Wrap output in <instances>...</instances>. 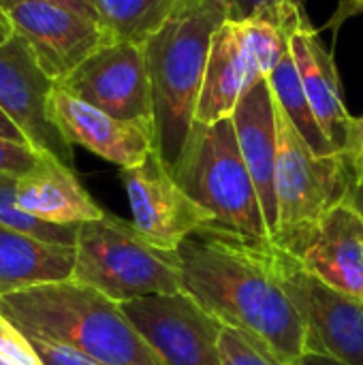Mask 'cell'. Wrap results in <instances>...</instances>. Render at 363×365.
I'll return each mask as SVG.
<instances>
[{"label": "cell", "mask_w": 363, "mask_h": 365, "mask_svg": "<svg viewBox=\"0 0 363 365\" xmlns=\"http://www.w3.org/2000/svg\"><path fill=\"white\" fill-rule=\"evenodd\" d=\"M265 242L223 227L203 229L175 250L182 287L208 314L242 331L276 364L297 365L315 340L265 259Z\"/></svg>", "instance_id": "6da1fadb"}, {"label": "cell", "mask_w": 363, "mask_h": 365, "mask_svg": "<svg viewBox=\"0 0 363 365\" xmlns=\"http://www.w3.org/2000/svg\"><path fill=\"white\" fill-rule=\"evenodd\" d=\"M0 317L28 338L71 346L101 365H165L120 304L75 280L6 293Z\"/></svg>", "instance_id": "7a4b0ae2"}, {"label": "cell", "mask_w": 363, "mask_h": 365, "mask_svg": "<svg viewBox=\"0 0 363 365\" xmlns=\"http://www.w3.org/2000/svg\"><path fill=\"white\" fill-rule=\"evenodd\" d=\"M225 19H229L225 0H180L169 19L143 43L156 152L171 171L190 139L212 38Z\"/></svg>", "instance_id": "3957f363"}, {"label": "cell", "mask_w": 363, "mask_h": 365, "mask_svg": "<svg viewBox=\"0 0 363 365\" xmlns=\"http://www.w3.org/2000/svg\"><path fill=\"white\" fill-rule=\"evenodd\" d=\"M71 280L96 289L116 304L184 293L178 252L156 248L133 222L109 214L79 225Z\"/></svg>", "instance_id": "277c9868"}, {"label": "cell", "mask_w": 363, "mask_h": 365, "mask_svg": "<svg viewBox=\"0 0 363 365\" xmlns=\"http://www.w3.org/2000/svg\"><path fill=\"white\" fill-rule=\"evenodd\" d=\"M173 175L186 195L216 218V227L270 240L265 214L231 118L210 126L195 124Z\"/></svg>", "instance_id": "5b68a950"}, {"label": "cell", "mask_w": 363, "mask_h": 365, "mask_svg": "<svg viewBox=\"0 0 363 365\" xmlns=\"http://www.w3.org/2000/svg\"><path fill=\"white\" fill-rule=\"evenodd\" d=\"M274 94V92H272ZM276 158V231L272 242L285 246L321 222L338 203L351 197L355 184L344 154L319 156L300 135L274 96Z\"/></svg>", "instance_id": "8992f818"}, {"label": "cell", "mask_w": 363, "mask_h": 365, "mask_svg": "<svg viewBox=\"0 0 363 365\" xmlns=\"http://www.w3.org/2000/svg\"><path fill=\"white\" fill-rule=\"evenodd\" d=\"M265 259L302 314L315 349L344 365H363V299L327 287L272 240L265 242Z\"/></svg>", "instance_id": "52a82bcc"}, {"label": "cell", "mask_w": 363, "mask_h": 365, "mask_svg": "<svg viewBox=\"0 0 363 365\" xmlns=\"http://www.w3.org/2000/svg\"><path fill=\"white\" fill-rule=\"evenodd\" d=\"M122 182L133 225L160 250L175 252L190 235L216 227V218L186 195L156 150L141 165L122 169Z\"/></svg>", "instance_id": "ba28073f"}, {"label": "cell", "mask_w": 363, "mask_h": 365, "mask_svg": "<svg viewBox=\"0 0 363 365\" xmlns=\"http://www.w3.org/2000/svg\"><path fill=\"white\" fill-rule=\"evenodd\" d=\"M58 86L113 118L154 126L152 86L141 43L109 41L58 81Z\"/></svg>", "instance_id": "9c48e42d"}, {"label": "cell", "mask_w": 363, "mask_h": 365, "mask_svg": "<svg viewBox=\"0 0 363 365\" xmlns=\"http://www.w3.org/2000/svg\"><path fill=\"white\" fill-rule=\"evenodd\" d=\"M120 306L165 365H225L223 323L186 293L148 295Z\"/></svg>", "instance_id": "30bf717a"}, {"label": "cell", "mask_w": 363, "mask_h": 365, "mask_svg": "<svg viewBox=\"0 0 363 365\" xmlns=\"http://www.w3.org/2000/svg\"><path fill=\"white\" fill-rule=\"evenodd\" d=\"M53 88L56 81L41 68L21 36L13 34L0 45V107L34 150L51 154L73 169V145L51 115Z\"/></svg>", "instance_id": "8fae6325"}, {"label": "cell", "mask_w": 363, "mask_h": 365, "mask_svg": "<svg viewBox=\"0 0 363 365\" xmlns=\"http://www.w3.org/2000/svg\"><path fill=\"white\" fill-rule=\"evenodd\" d=\"M13 32L21 36L41 68L58 83L116 36L96 19L49 2H15L6 9Z\"/></svg>", "instance_id": "7c38bea8"}, {"label": "cell", "mask_w": 363, "mask_h": 365, "mask_svg": "<svg viewBox=\"0 0 363 365\" xmlns=\"http://www.w3.org/2000/svg\"><path fill=\"white\" fill-rule=\"evenodd\" d=\"M280 248L327 287L363 299V216L351 197Z\"/></svg>", "instance_id": "4fadbf2b"}, {"label": "cell", "mask_w": 363, "mask_h": 365, "mask_svg": "<svg viewBox=\"0 0 363 365\" xmlns=\"http://www.w3.org/2000/svg\"><path fill=\"white\" fill-rule=\"evenodd\" d=\"M51 115L71 145L113 163L122 169L141 165L156 150V133L148 122L120 120L68 94L58 83L51 92Z\"/></svg>", "instance_id": "5bb4252c"}, {"label": "cell", "mask_w": 363, "mask_h": 365, "mask_svg": "<svg viewBox=\"0 0 363 365\" xmlns=\"http://www.w3.org/2000/svg\"><path fill=\"white\" fill-rule=\"evenodd\" d=\"M231 120H233L240 152L255 182L265 214V222L270 229V240H272L278 220V210H276L278 128H276L274 94L267 79H261L244 94Z\"/></svg>", "instance_id": "9a60e30c"}, {"label": "cell", "mask_w": 363, "mask_h": 365, "mask_svg": "<svg viewBox=\"0 0 363 365\" xmlns=\"http://www.w3.org/2000/svg\"><path fill=\"white\" fill-rule=\"evenodd\" d=\"M261 79L265 77L244 43L240 24L225 19L212 38L195 124L210 126L231 118L244 94Z\"/></svg>", "instance_id": "2e32d148"}, {"label": "cell", "mask_w": 363, "mask_h": 365, "mask_svg": "<svg viewBox=\"0 0 363 365\" xmlns=\"http://www.w3.org/2000/svg\"><path fill=\"white\" fill-rule=\"evenodd\" d=\"M17 205L51 225H81L105 216L103 207L81 186L75 169L45 152L34 169L17 180Z\"/></svg>", "instance_id": "e0dca14e"}, {"label": "cell", "mask_w": 363, "mask_h": 365, "mask_svg": "<svg viewBox=\"0 0 363 365\" xmlns=\"http://www.w3.org/2000/svg\"><path fill=\"white\" fill-rule=\"evenodd\" d=\"M289 47L295 58L310 107L334 150L342 154L347 145L349 126L355 115H351L344 105L334 58L325 49L317 30L310 24L297 28L291 34Z\"/></svg>", "instance_id": "ac0fdd59"}, {"label": "cell", "mask_w": 363, "mask_h": 365, "mask_svg": "<svg viewBox=\"0 0 363 365\" xmlns=\"http://www.w3.org/2000/svg\"><path fill=\"white\" fill-rule=\"evenodd\" d=\"M75 246L36 240L0 225V297L36 284L71 280Z\"/></svg>", "instance_id": "d6986e66"}, {"label": "cell", "mask_w": 363, "mask_h": 365, "mask_svg": "<svg viewBox=\"0 0 363 365\" xmlns=\"http://www.w3.org/2000/svg\"><path fill=\"white\" fill-rule=\"evenodd\" d=\"M267 83L276 96V101L280 103L282 111L291 118V122L295 124V128L300 130V135L306 139V143L319 154V156H327V154H340L334 150V145L329 143V139L325 137L312 107L310 101L306 96L295 58L289 49V53L280 60V64L272 71V75L267 77Z\"/></svg>", "instance_id": "ffe728a7"}, {"label": "cell", "mask_w": 363, "mask_h": 365, "mask_svg": "<svg viewBox=\"0 0 363 365\" xmlns=\"http://www.w3.org/2000/svg\"><path fill=\"white\" fill-rule=\"evenodd\" d=\"M103 26L120 41L145 43L180 0H92Z\"/></svg>", "instance_id": "44dd1931"}, {"label": "cell", "mask_w": 363, "mask_h": 365, "mask_svg": "<svg viewBox=\"0 0 363 365\" xmlns=\"http://www.w3.org/2000/svg\"><path fill=\"white\" fill-rule=\"evenodd\" d=\"M17 180L13 175L0 173V225L21 231L26 235H32L43 242L62 244V246H75L77 244V229L79 225H51L43 222L17 205Z\"/></svg>", "instance_id": "7402d4cb"}, {"label": "cell", "mask_w": 363, "mask_h": 365, "mask_svg": "<svg viewBox=\"0 0 363 365\" xmlns=\"http://www.w3.org/2000/svg\"><path fill=\"white\" fill-rule=\"evenodd\" d=\"M237 24H240L244 43H246L250 56L255 58L261 75L267 79L272 75V71L280 64V60L289 53L291 34H287L276 24L261 19V17H248Z\"/></svg>", "instance_id": "603a6c76"}, {"label": "cell", "mask_w": 363, "mask_h": 365, "mask_svg": "<svg viewBox=\"0 0 363 365\" xmlns=\"http://www.w3.org/2000/svg\"><path fill=\"white\" fill-rule=\"evenodd\" d=\"M220 351H223L225 365H280L270 355H265L242 331L227 327V325H223V331H220Z\"/></svg>", "instance_id": "cb8c5ba5"}, {"label": "cell", "mask_w": 363, "mask_h": 365, "mask_svg": "<svg viewBox=\"0 0 363 365\" xmlns=\"http://www.w3.org/2000/svg\"><path fill=\"white\" fill-rule=\"evenodd\" d=\"M0 365H43L28 336L0 317Z\"/></svg>", "instance_id": "d4e9b609"}, {"label": "cell", "mask_w": 363, "mask_h": 365, "mask_svg": "<svg viewBox=\"0 0 363 365\" xmlns=\"http://www.w3.org/2000/svg\"><path fill=\"white\" fill-rule=\"evenodd\" d=\"M41 154L43 152L34 150L30 143L0 137V173L13 175V178H21L30 169H34V165L39 163Z\"/></svg>", "instance_id": "484cf974"}, {"label": "cell", "mask_w": 363, "mask_h": 365, "mask_svg": "<svg viewBox=\"0 0 363 365\" xmlns=\"http://www.w3.org/2000/svg\"><path fill=\"white\" fill-rule=\"evenodd\" d=\"M36 351V355L41 357L43 365H101L92 361L90 357L77 353L71 346L64 344H56V342H47V340H36V338H28Z\"/></svg>", "instance_id": "4316f807"}, {"label": "cell", "mask_w": 363, "mask_h": 365, "mask_svg": "<svg viewBox=\"0 0 363 365\" xmlns=\"http://www.w3.org/2000/svg\"><path fill=\"white\" fill-rule=\"evenodd\" d=\"M342 154L349 163L355 184H363V118H353Z\"/></svg>", "instance_id": "83f0119b"}, {"label": "cell", "mask_w": 363, "mask_h": 365, "mask_svg": "<svg viewBox=\"0 0 363 365\" xmlns=\"http://www.w3.org/2000/svg\"><path fill=\"white\" fill-rule=\"evenodd\" d=\"M280 2H300L302 4V0H225V4L229 9V19H235V21L248 19L257 11L272 6V4H280Z\"/></svg>", "instance_id": "f1b7e54d"}, {"label": "cell", "mask_w": 363, "mask_h": 365, "mask_svg": "<svg viewBox=\"0 0 363 365\" xmlns=\"http://www.w3.org/2000/svg\"><path fill=\"white\" fill-rule=\"evenodd\" d=\"M15 2H26V0H0V4H2L4 9L13 6ZM30 2H49V4L64 6V9H71V11H75V13H81V15H86V17H92V19L101 21L98 11H96V6H94L92 0H30ZM101 24H103V21H101Z\"/></svg>", "instance_id": "f546056e"}, {"label": "cell", "mask_w": 363, "mask_h": 365, "mask_svg": "<svg viewBox=\"0 0 363 365\" xmlns=\"http://www.w3.org/2000/svg\"><path fill=\"white\" fill-rule=\"evenodd\" d=\"M0 137H4V139H13V141H24V143H28L26 141V137H24V133L19 130V126L9 118V113L0 107Z\"/></svg>", "instance_id": "4dcf8cb0"}, {"label": "cell", "mask_w": 363, "mask_h": 365, "mask_svg": "<svg viewBox=\"0 0 363 365\" xmlns=\"http://www.w3.org/2000/svg\"><path fill=\"white\" fill-rule=\"evenodd\" d=\"M363 13V0H340V6L336 11V17H334V26H338L340 21H344L347 17L351 15H357Z\"/></svg>", "instance_id": "1f68e13d"}, {"label": "cell", "mask_w": 363, "mask_h": 365, "mask_svg": "<svg viewBox=\"0 0 363 365\" xmlns=\"http://www.w3.org/2000/svg\"><path fill=\"white\" fill-rule=\"evenodd\" d=\"M297 365H344L342 361H338V359H334L332 355H327V353H323V351H310V353H306L302 359H300V364Z\"/></svg>", "instance_id": "d6a6232c"}, {"label": "cell", "mask_w": 363, "mask_h": 365, "mask_svg": "<svg viewBox=\"0 0 363 365\" xmlns=\"http://www.w3.org/2000/svg\"><path fill=\"white\" fill-rule=\"evenodd\" d=\"M13 24H11V17H9V11L4 6H0V45L4 41H9L13 36Z\"/></svg>", "instance_id": "836d02e7"}, {"label": "cell", "mask_w": 363, "mask_h": 365, "mask_svg": "<svg viewBox=\"0 0 363 365\" xmlns=\"http://www.w3.org/2000/svg\"><path fill=\"white\" fill-rule=\"evenodd\" d=\"M351 201H353V205L359 210V214L363 216V184H353V188H351Z\"/></svg>", "instance_id": "e575fe53"}, {"label": "cell", "mask_w": 363, "mask_h": 365, "mask_svg": "<svg viewBox=\"0 0 363 365\" xmlns=\"http://www.w3.org/2000/svg\"><path fill=\"white\" fill-rule=\"evenodd\" d=\"M0 6H2V4H0Z\"/></svg>", "instance_id": "d590c367"}]
</instances>
